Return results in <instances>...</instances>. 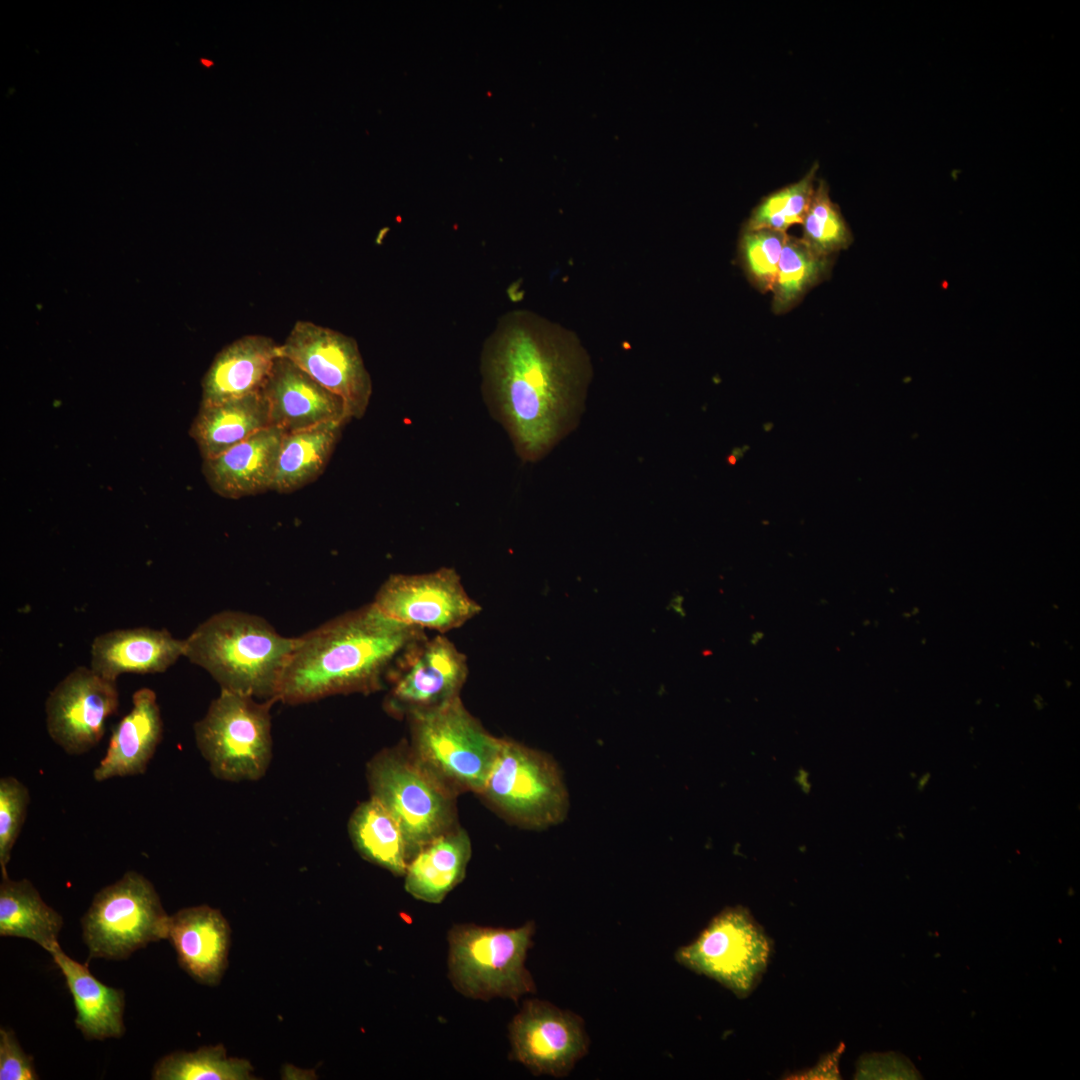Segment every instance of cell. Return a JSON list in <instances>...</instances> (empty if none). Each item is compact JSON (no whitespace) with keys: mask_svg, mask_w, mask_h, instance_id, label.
Listing matches in <instances>:
<instances>
[{"mask_svg":"<svg viewBox=\"0 0 1080 1080\" xmlns=\"http://www.w3.org/2000/svg\"><path fill=\"white\" fill-rule=\"evenodd\" d=\"M481 389L517 456L537 462L578 425L593 370L577 335L529 310L499 318L480 355Z\"/></svg>","mask_w":1080,"mask_h":1080,"instance_id":"cell-1","label":"cell"},{"mask_svg":"<svg viewBox=\"0 0 1080 1080\" xmlns=\"http://www.w3.org/2000/svg\"><path fill=\"white\" fill-rule=\"evenodd\" d=\"M425 630L383 615L372 602L296 637L277 701L289 705L382 688L397 659Z\"/></svg>","mask_w":1080,"mask_h":1080,"instance_id":"cell-2","label":"cell"},{"mask_svg":"<svg viewBox=\"0 0 1080 1080\" xmlns=\"http://www.w3.org/2000/svg\"><path fill=\"white\" fill-rule=\"evenodd\" d=\"M295 641L296 637L279 634L263 617L223 610L185 639L184 657L206 670L221 689L277 702Z\"/></svg>","mask_w":1080,"mask_h":1080,"instance_id":"cell-3","label":"cell"},{"mask_svg":"<svg viewBox=\"0 0 1080 1080\" xmlns=\"http://www.w3.org/2000/svg\"><path fill=\"white\" fill-rule=\"evenodd\" d=\"M535 923L517 928H494L456 924L448 932V977L466 997L489 1000L508 998L515 1002L536 991L525 967L532 946Z\"/></svg>","mask_w":1080,"mask_h":1080,"instance_id":"cell-4","label":"cell"},{"mask_svg":"<svg viewBox=\"0 0 1080 1080\" xmlns=\"http://www.w3.org/2000/svg\"><path fill=\"white\" fill-rule=\"evenodd\" d=\"M407 718L413 756L450 789L481 794L503 739L491 735L460 697Z\"/></svg>","mask_w":1080,"mask_h":1080,"instance_id":"cell-5","label":"cell"},{"mask_svg":"<svg viewBox=\"0 0 1080 1080\" xmlns=\"http://www.w3.org/2000/svg\"><path fill=\"white\" fill-rule=\"evenodd\" d=\"M274 703L224 689L211 701L194 724V737L214 777L241 782L265 776L272 760Z\"/></svg>","mask_w":1080,"mask_h":1080,"instance_id":"cell-6","label":"cell"},{"mask_svg":"<svg viewBox=\"0 0 1080 1080\" xmlns=\"http://www.w3.org/2000/svg\"><path fill=\"white\" fill-rule=\"evenodd\" d=\"M371 797L398 822L411 859L432 840L452 829V792L414 756L390 749L367 768ZM411 861V860H410Z\"/></svg>","mask_w":1080,"mask_h":1080,"instance_id":"cell-7","label":"cell"},{"mask_svg":"<svg viewBox=\"0 0 1080 1080\" xmlns=\"http://www.w3.org/2000/svg\"><path fill=\"white\" fill-rule=\"evenodd\" d=\"M169 919L151 881L127 871L94 895L81 918L89 959L124 960L152 942L167 939Z\"/></svg>","mask_w":1080,"mask_h":1080,"instance_id":"cell-8","label":"cell"},{"mask_svg":"<svg viewBox=\"0 0 1080 1080\" xmlns=\"http://www.w3.org/2000/svg\"><path fill=\"white\" fill-rule=\"evenodd\" d=\"M511 822L528 829L561 823L569 795L557 764L546 754L503 739L481 793Z\"/></svg>","mask_w":1080,"mask_h":1080,"instance_id":"cell-9","label":"cell"},{"mask_svg":"<svg viewBox=\"0 0 1080 1080\" xmlns=\"http://www.w3.org/2000/svg\"><path fill=\"white\" fill-rule=\"evenodd\" d=\"M771 952L772 941L763 927L738 905L713 917L693 942L676 951L675 959L746 998L761 981Z\"/></svg>","mask_w":1080,"mask_h":1080,"instance_id":"cell-10","label":"cell"},{"mask_svg":"<svg viewBox=\"0 0 1080 1080\" xmlns=\"http://www.w3.org/2000/svg\"><path fill=\"white\" fill-rule=\"evenodd\" d=\"M279 352L340 397L352 419L362 418L373 391L356 340L311 321H297Z\"/></svg>","mask_w":1080,"mask_h":1080,"instance_id":"cell-11","label":"cell"},{"mask_svg":"<svg viewBox=\"0 0 1080 1080\" xmlns=\"http://www.w3.org/2000/svg\"><path fill=\"white\" fill-rule=\"evenodd\" d=\"M372 604L392 620L439 634L463 626L482 610L450 567L421 574H392L381 584Z\"/></svg>","mask_w":1080,"mask_h":1080,"instance_id":"cell-12","label":"cell"},{"mask_svg":"<svg viewBox=\"0 0 1080 1080\" xmlns=\"http://www.w3.org/2000/svg\"><path fill=\"white\" fill-rule=\"evenodd\" d=\"M468 675L465 654L443 634L425 636L397 659L387 676V710L409 717L460 697Z\"/></svg>","mask_w":1080,"mask_h":1080,"instance_id":"cell-13","label":"cell"},{"mask_svg":"<svg viewBox=\"0 0 1080 1080\" xmlns=\"http://www.w3.org/2000/svg\"><path fill=\"white\" fill-rule=\"evenodd\" d=\"M118 707L117 681L102 677L91 667L78 666L49 693L46 729L68 755H82L102 740L106 721Z\"/></svg>","mask_w":1080,"mask_h":1080,"instance_id":"cell-14","label":"cell"},{"mask_svg":"<svg viewBox=\"0 0 1080 1080\" xmlns=\"http://www.w3.org/2000/svg\"><path fill=\"white\" fill-rule=\"evenodd\" d=\"M510 1058L534 1075L567 1076L588 1052L583 1019L547 1001L529 999L509 1025Z\"/></svg>","mask_w":1080,"mask_h":1080,"instance_id":"cell-15","label":"cell"},{"mask_svg":"<svg viewBox=\"0 0 1080 1080\" xmlns=\"http://www.w3.org/2000/svg\"><path fill=\"white\" fill-rule=\"evenodd\" d=\"M271 426L285 433L320 424H346L351 418L343 400L284 356H278L262 388Z\"/></svg>","mask_w":1080,"mask_h":1080,"instance_id":"cell-16","label":"cell"},{"mask_svg":"<svg viewBox=\"0 0 1080 1080\" xmlns=\"http://www.w3.org/2000/svg\"><path fill=\"white\" fill-rule=\"evenodd\" d=\"M184 654L185 639L173 637L167 629H116L94 638L90 667L117 681L122 674L163 673Z\"/></svg>","mask_w":1080,"mask_h":1080,"instance_id":"cell-17","label":"cell"},{"mask_svg":"<svg viewBox=\"0 0 1080 1080\" xmlns=\"http://www.w3.org/2000/svg\"><path fill=\"white\" fill-rule=\"evenodd\" d=\"M284 433L270 426L222 454L204 459L202 472L212 491L239 499L272 490Z\"/></svg>","mask_w":1080,"mask_h":1080,"instance_id":"cell-18","label":"cell"},{"mask_svg":"<svg viewBox=\"0 0 1080 1080\" xmlns=\"http://www.w3.org/2000/svg\"><path fill=\"white\" fill-rule=\"evenodd\" d=\"M163 721L156 693L147 687L132 695V708L113 728L105 755L93 771L103 782L144 774L162 740Z\"/></svg>","mask_w":1080,"mask_h":1080,"instance_id":"cell-19","label":"cell"},{"mask_svg":"<svg viewBox=\"0 0 1080 1080\" xmlns=\"http://www.w3.org/2000/svg\"><path fill=\"white\" fill-rule=\"evenodd\" d=\"M167 940L179 965L196 981L217 984L227 966L230 945L228 922L207 905L187 907L170 916Z\"/></svg>","mask_w":1080,"mask_h":1080,"instance_id":"cell-20","label":"cell"},{"mask_svg":"<svg viewBox=\"0 0 1080 1080\" xmlns=\"http://www.w3.org/2000/svg\"><path fill=\"white\" fill-rule=\"evenodd\" d=\"M279 345L268 336L250 334L224 347L203 377L201 404L261 391L280 356Z\"/></svg>","mask_w":1080,"mask_h":1080,"instance_id":"cell-21","label":"cell"},{"mask_svg":"<svg viewBox=\"0 0 1080 1080\" xmlns=\"http://www.w3.org/2000/svg\"><path fill=\"white\" fill-rule=\"evenodd\" d=\"M65 977L76 1010L75 1026L88 1040L120 1038L125 1033V993L94 977L88 966L70 958L60 947L48 952Z\"/></svg>","mask_w":1080,"mask_h":1080,"instance_id":"cell-22","label":"cell"},{"mask_svg":"<svg viewBox=\"0 0 1080 1080\" xmlns=\"http://www.w3.org/2000/svg\"><path fill=\"white\" fill-rule=\"evenodd\" d=\"M270 426L268 403L259 391L219 403L200 404L189 435L204 460L222 454Z\"/></svg>","mask_w":1080,"mask_h":1080,"instance_id":"cell-23","label":"cell"},{"mask_svg":"<svg viewBox=\"0 0 1080 1080\" xmlns=\"http://www.w3.org/2000/svg\"><path fill=\"white\" fill-rule=\"evenodd\" d=\"M471 856V842L461 829L438 836L411 859L405 872V889L414 898L440 903L464 878Z\"/></svg>","mask_w":1080,"mask_h":1080,"instance_id":"cell-24","label":"cell"},{"mask_svg":"<svg viewBox=\"0 0 1080 1080\" xmlns=\"http://www.w3.org/2000/svg\"><path fill=\"white\" fill-rule=\"evenodd\" d=\"M62 916L47 905L28 879L2 877L0 935L31 940L49 952L58 943Z\"/></svg>","mask_w":1080,"mask_h":1080,"instance_id":"cell-25","label":"cell"},{"mask_svg":"<svg viewBox=\"0 0 1080 1080\" xmlns=\"http://www.w3.org/2000/svg\"><path fill=\"white\" fill-rule=\"evenodd\" d=\"M343 426L330 422L284 433L272 490L291 493L316 480L323 473Z\"/></svg>","mask_w":1080,"mask_h":1080,"instance_id":"cell-26","label":"cell"},{"mask_svg":"<svg viewBox=\"0 0 1080 1080\" xmlns=\"http://www.w3.org/2000/svg\"><path fill=\"white\" fill-rule=\"evenodd\" d=\"M349 835L368 861L395 875H405L411 860L403 832L390 812L376 799L361 803L349 820Z\"/></svg>","mask_w":1080,"mask_h":1080,"instance_id":"cell-27","label":"cell"},{"mask_svg":"<svg viewBox=\"0 0 1080 1080\" xmlns=\"http://www.w3.org/2000/svg\"><path fill=\"white\" fill-rule=\"evenodd\" d=\"M831 258L815 253L803 240L787 235L771 292L772 311L783 314L823 281L831 269Z\"/></svg>","mask_w":1080,"mask_h":1080,"instance_id":"cell-28","label":"cell"},{"mask_svg":"<svg viewBox=\"0 0 1080 1080\" xmlns=\"http://www.w3.org/2000/svg\"><path fill=\"white\" fill-rule=\"evenodd\" d=\"M252 1066L244 1059L231 1058L223 1045L205 1046L194 1052L178 1051L157 1061L154 1080H247Z\"/></svg>","mask_w":1080,"mask_h":1080,"instance_id":"cell-29","label":"cell"},{"mask_svg":"<svg viewBox=\"0 0 1080 1080\" xmlns=\"http://www.w3.org/2000/svg\"><path fill=\"white\" fill-rule=\"evenodd\" d=\"M802 225V240L824 257L848 248L853 241L851 230L838 206L832 202L823 180L814 188Z\"/></svg>","mask_w":1080,"mask_h":1080,"instance_id":"cell-30","label":"cell"},{"mask_svg":"<svg viewBox=\"0 0 1080 1080\" xmlns=\"http://www.w3.org/2000/svg\"><path fill=\"white\" fill-rule=\"evenodd\" d=\"M818 165L798 182L764 197L753 209L744 229L768 228L786 232L794 224H802L814 192Z\"/></svg>","mask_w":1080,"mask_h":1080,"instance_id":"cell-31","label":"cell"},{"mask_svg":"<svg viewBox=\"0 0 1080 1080\" xmlns=\"http://www.w3.org/2000/svg\"><path fill=\"white\" fill-rule=\"evenodd\" d=\"M787 235L768 228L742 230L738 244L739 263L748 281L760 293L772 289Z\"/></svg>","mask_w":1080,"mask_h":1080,"instance_id":"cell-32","label":"cell"},{"mask_svg":"<svg viewBox=\"0 0 1080 1080\" xmlns=\"http://www.w3.org/2000/svg\"><path fill=\"white\" fill-rule=\"evenodd\" d=\"M30 794L27 786L14 776L0 779V869L8 876L7 865L26 819Z\"/></svg>","mask_w":1080,"mask_h":1080,"instance_id":"cell-33","label":"cell"},{"mask_svg":"<svg viewBox=\"0 0 1080 1080\" xmlns=\"http://www.w3.org/2000/svg\"><path fill=\"white\" fill-rule=\"evenodd\" d=\"M39 1079L33 1058L21 1047L11 1029H0V1080Z\"/></svg>","mask_w":1080,"mask_h":1080,"instance_id":"cell-34","label":"cell"},{"mask_svg":"<svg viewBox=\"0 0 1080 1080\" xmlns=\"http://www.w3.org/2000/svg\"><path fill=\"white\" fill-rule=\"evenodd\" d=\"M917 1072L907 1059L894 1053L863 1056L857 1065L856 1079L916 1078Z\"/></svg>","mask_w":1080,"mask_h":1080,"instance_id":"cell-35","label":"cell"},{"mask_svg":"<svg viewBox=\"0 0 1080 1080\" xmlns=\"http://www.w3.org/2000/svg\"><path fill=\"white\" fill-rule=\"evenodd\" d=\"M843 1045H840L837 1050L825 1055L819 1060V1062L809 1070L798 1072L793 1074L795 1079H840L838 1062L841 1054L843 1053Z\"/></svg>","mask_w":1080,"mask_h":1080,"instance_id":"cell-36","label":"cell"}]
</instances>
